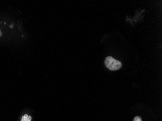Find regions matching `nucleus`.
<instances>
[{"mask_svg":"<svg viewBox=\"0 0 162 121\" xmlns=\"http://www.w3.org/2000/svg\"><path fill=\"white\" fill-rule=\"evenodd\" d=\"M134 121H142V120L140 116H136L134 118Z\"/></svg>","mask_w":162,"mask_h":121,"instance_id":"nucleus-3","label":"nucleus"},{"mask_svg":"<svg viewBox=\"0 0 162 121\" xmlns=\"http://www.w3.org/2000/svg\"><path fill=\"white\" fill-rule=\"evenodd\" d=\"M104 63L106 67L112 71L118 70L122 67V63L111 56L106 57Z\"/></svg>","mask_w":162,"mask_h":121,"instance_id":"nucleus-1","label":"nucleus"},{"mask_svg":"<svg viewBox=\"0 0 162 121\" xmlns=\"http://www.w3.org/2000/svg\"><path fill=\"white\" fill-rule=\"evenodd\" d=\"M2 33L1 31V30H0V37L2 36Z\"/></svg>","mask_w":162,"mask_h":121,"instance_id":"nucleus-4","label":"nucleus"},{"mask_svg":"<svg viewBox=\"0 0 162 121\" xmlns=\"http://www.w3.org/2000/svg\"><path fill=\"white\" fill-rule=\"evenodd\" d=\"M31 120H32L31 116L28 115L27 114H25L22 116L21 121H31Z\"/></svg>","mask_w":162,"mask_h":121,"instance_id":"nucleus-2","label":"nucleus"}]
</instances>
